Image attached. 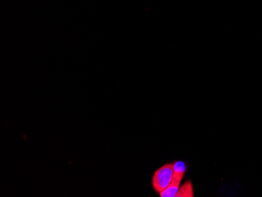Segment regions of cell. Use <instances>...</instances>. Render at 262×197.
<instances>
[{
  "mask_svg": "<svg viewBox=\"0 0 262 197\" xmlns=\"http://www.w3.org/2000/svg\"><path fill=\"white\" fill-rule=\"evenodd\" d=\"M173 177V163L164 164L155 171L152 176V187L157 193H161L171 183Z\"/></svg>",
  "mask_w": 262,
  "mask_h": 197,
  "instance_id": "obj_1",
  "label": "cell"
},
{
  "mask_svg": "<svg viewBox=\"0 0 262 197\" xmlns=\"http://www.w3.org/2000/svg\"><path fill=\"white\" fill-rule=\"evenodd\" d=\"M186 171L185 162L176 161L173 163V177L168 187L163 191L160 195L161 197H176L178 189L180 188L181 182Z\"/></svg>",
  "mask_w": 262,
  "mask_h": 197,
  "instance_id": "obj_2",
  "label": "cell"
},
{
  "mask_svg": "<svg viewBox=\"0 0 262 197\" xmlns=\"http://www.w3.org/2000/svg\"><path fill=\"white\" fill-rule=\"evenodd\" d=\"M176 197H194L193 185L191 181H187L180 186Z\"/></svg>",
  "mask_w": 262,
  "mask_h": 197,
  "instance_id": "obj_3",
  "label": "cell"
}]
</instances>
